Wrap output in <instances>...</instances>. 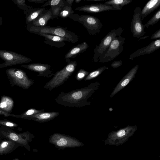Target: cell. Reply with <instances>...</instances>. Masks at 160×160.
<instances>
[{
  "instance_id": "obj_1",
  "label": "cell",
  "mask_w": 160,
  "mask_h": 160,
  "mask_svg": "<svg viewBox=\"0 0 160 160\" xmlns=\"http://www.w3.org/2000/svg\"><path fill=\"white\" fill-rule=\"evenodd\" d=\"M98 83H91L87 87L65 93L62 91L55 98L58 104L67 107L81 108L88 105L87 99L98 88Z\"/></svg>"
},
{
  "instance_id": "obj_2",
  "label": "cell",
  "mask_w": 160,
  "mask_h": 160,
  "mask_svg": "<svg viewBox=\"0 0 160 160\" xmlns=\"http://www.w3.org/2000/svg\"><path fill=\"white\" fill-rule=\"evenodd\" d=\"M27 29L30 32L34 34L42 33L64 38L68 42L73 43L77 42L79 38L78 36L74 32L68 30L66 28L58 26L51 27L46 26L39 27L28 24L27 25Z\"/></svg>"
},
{
  "instance_id": "obj_3",
  "label": "cell",
  "mask_w": 160,
  "mask_h": 160,
  "mask_svg": "<svg viewBox=\"0 0 160 160\" xmlns=\"http://www.w3.org/2000/svg\"><path fill=\"white\" fill-rule=\"evenodd\" d=\"M65 61L67 62L66 65L54 74L52 78L45 84L44 89L51 91L62 85L74 72L77 65V62L69 59H66Z\"/></svg>"
},
{
  "instance_id": "obj_4",
  "label": "cell",
  "mask_w": 160,
  "mask_h": 160,
  "mask_svg": "<svg viewBox=\"0 0 160 160\" xmlns=\"http://www.w3.org/2000/svg\"><path fill=\"white\" fill-rule=\"evenodd\" d=\"M75 22L81 24L87 30L90 35L94 36L99 33L102 24L98 18L89 15H79L74 13L69 17Z\"/></svg>"
},
{
  "instance_id": "obj_5",
  "label": "cell",
  "mask_w": 160,
  "mask_h": 160,
  "mask_svg": "<svg viewBox=\"0 0 160 160\" xmlns=\"http://www.w3.org/2000/svg\"><path fill=\"white\" fill-rule=\"evenodd\" d=\"M125 38L121 35L116 37L112 42L107 50L99 57L100 63H104L112 61L118 56L123 51V44Z\"/></svg>"
},
{
  "instance_id": "obj_6",
  "label": "cell",
  "mask_w": 160,
  "mask_h": 160,
  "mask_svg": "<svg viewBox=\"0 0 160 160\" xmlns=\"http://www.w3.org/2000/svg\"><path fill=\"white\" fill-rule=\"evenodd\" d=\"M123 32V30L121 27L116 29H113L101 40L100 43L93 50V60L94 62H98L99 57L108 48L113 40L121 35Z\"/></svg>"
},
{
  "instance_id": "obj_7",
  "label": "cell",
  "mask_w": 160,
  "mask_h": 160,
  "mask_svg": "<svg viewBox=\"0 0 160 160\" xmlns=\"http://www.w3.org/2000/svg\"><path fill=\"white\" fill-rule=\"evenodd\" d=\"M0 58L4 62L0 64V68L29 62L32 60L23 55L13 52L0 49Z\"/></svg>"
},
{
  "instance_id": "obj_8",
  "label": "cell",
  "mask_w": 160,
  "mask_h": 160,
  "mask_svg": "<svg viewBox=\"0 0 160 160\" xmlns=\"http://www.w3.org/2000/svg\"><path fill=\"white\" fill-rule=\"evenodd\" d=\"M6 72L15 84L24 89L29 88L34 83L33 81L29 79L24 71L21 69L11 68L7 69Z\"/></svg>"
},
{
  "instance_id": "obj_9",
  "label": "cell",
  "mask_w": 160,
  "mask_h": 160,
  "mask_svg": "<svg viewBox=\"0 0 160 160\" xmlns=\"http://www.w3.org/2000/svg\"><path fill=\"white\" fill-rule=\"evenodd\" d=\"M141 11L140 7L135 8L131 23V31L132 36L137 38H140L145 33V27L142 22Z\"/></svg>"
},
{
  "instance_id": "obj_10",
  "label": "cell",
  "mask_w": 160,
  "mask_h": 160,
  "mask_svg": "<svg viewBox=\"0 0 160 160\" xmlns=\"http://www.w3.org/2000/svg\"><path fill=\"white\" fill-rule=\"evenodd\" d=\"M0 138H7L19 144L20 146L27 148L29 140V134L28 132L18 134L11 130L0 129Z\"/></svg>"
},
{
  "instance_id": "obj_11",
  "label": "cell",
  "mask_w": 160,
  "mask_h": 160,
  "mask_svg": "<svg viewBox=\"0 0 160 160\" xmlns=\"http://www.w3.org/2000/svg\"><path fill=\"white\" fill-rule=\"evenodd\" d=\"M50 141L54 145L62 147H75L82 146V143L72 138L58 133L51 136Z\"/></svg>"
},
{
  "instance_id": "obj_12",
  "label": "cell",
  "mask_w": 160,
  "mask_h": 160,
  "mask_svg": "<svg viewBox=\"0 0 160 160\" xmlns=\"http://www.w3.org/2000/svg\"><path fill=\"white\" fill-rule=\"evenodd\" d=\"M20 67L38 72V76L39 77L49 78L53 76L54 74L51 69V66L47 64L34 63L22 65Z\"/></svg>"
},
{
  "instance_id": "obj_13",
  "label": "cell",
  "mask_w": 160,
  "mask_h": 160,
  "mask_svg": "<svg viewBox=\"0 0 160 160\" xmlns=\"http://www.w3.org/2000/svg\"><path fill=\"white\" fill-rule=\"evenodd\" d=\"M77 11L96 13L110 10H118L112 6L104 3L86 5L75 8Z\"/></svg>"
},
{
  "instance_id": "obj_14",
  "label": "cell",
  "mask_w": 160,
  "mask_h": 160,
  "mask_svg": "<svg viewBox=\"0 0 160 160\" xmlns=\"http://www.w3.org/2000/svg\"><path fill=\"white\" fill-rule=\"evenodd\" d=\"M160 48V39L154 40L146 46L140 48L129 55V59L133 60L134 58L146 54H150Z\"/></svg>"
},
{
  "instance_id": "obj_15",
  "label": "cell",
  "mask_w": 160,
  "mask_h": 160,
  "mask_svg": "<svg viewBox=\"0 0 160 160\" xmlns=\"http://www.w3.org/2000/svg\"><path fill=\"white\" fill-rule=\"evenodd\" d=\"M138 65H136L123 77L112 91L110 97H113L132 80L138 71Z\"/></svg>"
},
{
  "instance_id": "obj_16",
  "label": "cell",
  "mask_w": 160,
  "mask_h": 160,
  "mask_svg": "<svg viewBox=\"0 0 160 160\" xmlns=\"http://www.w3.org/2000/svg\"><path fill=\"white\" fill-rule=\"evenodd\" d=\"M35 34L43 37L45 40L44 41L45 44L57 48L64 46L66 44L64 41L68 42L66 38L57 36L42 33H36Z\"/></svg>"
},
{
  "instance_id": "obj_17",
  "label": "cell",
  "mask_w": 160,
  "mask_h": 160,
  "mask_svg": "<svg viewBox=\"0 0 160 160\" xmlns=\"http://www.w3.org/2000/svg\"><path fill=\"white\" fill-rule=\"evenodd\" d=\"M59 114V113L57 112H44L23 118L39 122H45L53 119Z\"/></svg>"
},
{
  "instance_id": "obj_18",
  "label": "cell",
  "mask_w": 160,
  "mask_h": 160,
  "mask_svg": "<svg viewBox=\"0 0 160 160\" xmlns=\"http://www.w3.org/2000/svg\"><path fill=\"white\" fill-rule=\"evenodd\" d=\"M47 11L44 7L32 8L26 11H24L26 15L25 22L27 25L32 22L44 13Z\"/></svg>"
},
{
  "instance_id": "obj_19",
  "label": "cell",
  "mask_w": 160,
  "mask_h": 160,
  "mask_svg": "<svg viewBox=\"0 0 160 160\" xmlns=\"http://www.w3.org/2000/svg\"><path fill=\"white\" fill-rule=\"evenodd\" d=\"M89 45L86 42H83L72 48L65 55V59L74 58L77 55L85 51Z\"/></svg>"
},
{
  "instance_id": "obj_20",
  "label": "cell",
  "mask_w": 160,
  "mask_h": 160,
  "mask_svg": "<svg viewBox=\"0 0 160 160\" xmlns=\"http://www.w3.org/2000/svg\"><path fill=\"white\" fill-rule=\"evenodd\" d=\"M20 146L19 144L11 140H3L0 143V155L11 153Z\"/></svg>"
},
{
  "instance_id": "obj_21",
  "label": "cell",
  "mask_w": 160,
  "mask_h": 160,
  "mask_svg": "<svg viewBox=\"0 0 160 160\" xmlns=\"http://www.w3.org/2000/svg\"><path fill=\"white\" fill-rule=\"evenodd\" d=\"M51 19H52V15L50 8L44 13L40 16L29 24L36 27H43L46 26L48 21Z\"/></svg>"
},
{
  "instance_id": "obj_22",
  "label": "cell",
  "mask_w": 160,
  "mask_h": 160,
  "mask_svg": "<svg viewBox=\"0 0 160 160\" xmlns=\"http://www.w3.org/2000/svg\"><path fill=\"white\" fill-rule=\"evenodd\" d=\"M160 5V0H151L148 2L141 11L142 20L158 8Z\"/></svg>"
},
{
  "instance_id": "obj_23",
  "label": "cell",
  "mask_w": 160,
  "mask_h": 160,
  "mask_svg": "<svg viewBox=\"0 0 160 160\" xmlns=\"http://www.w3.org/2000/svg\"><path fill=\"white\" fill-rule=\"evenodd\" d=\"M13 101L12 99L7 96H3L0 102V108L6 112H10L12 108Z\"/></svg>"
},
{
  "instance_id": "obj_24",
  "label": "cell",
  "mask_w": 160,
  "mask_h": 160,
  "mask_svg": "<svg viewBox=\"0 0 160 160\" xmlns=\"http://www.w3.org/2000/svg\"><path fill=\"white\" fill-rule=\"evenodd\" d=\"M132 0H109L104 3L112 6L118 10H121L124 6L130 3Z\"/></svg>"
},
{
  "instance_id": "obj_25",
  "label": "cell",
  "mask_w": 160,
  "mask_h": 160,
  "mask_svg": "<svg viewBox=\"0 0 160 160\" xmlns=\"http://www.w3.org/2000/svg\"><path fill=\"white\" fill-rule=\"evenodd\" d=\"M107 68L106 66L100 67L91 72L84 79V81L92 80L100 75Z\"/></svg>"
},
{
  "instance_id": "obj_26",
  "label": "cell",
  "mask_w": 160,
  "mask_h": 160,
  "mask_svg": "<svg viewBox=\"0 0 160 160\" xmlns=\"http://www.w3.org/2000/svg\"><path fill=\"white\" fill-rule=\"evenodd\" d=\"M74 13L72 7L69 6H65L62 8L58 15L62 18H68L71 14Z\"/></svg>"
},
{
  "instance_id": "obj_27",
  "label": "cell",
  "mask_w": 160,
  "mask_h": 160,
  "mask_svg": "<svg viewBox=\"0 0 160 160\" xmlns=\"http://www.w3.org/2000/svg\"><path fill=\"white\" fill-rule=\"evenodd\" d=\"M160 20V9H159L146 23L144 25L145 27L148 28L149 26L153 25L158 22Z\"/></svg>"
},
{
  "instance_id": "obj_28",
  "label": "cell",
  "mask_w": 160,
  "mask_h": 160,
  "mask_svg": "<svg viewBox=\"0 0 160 160\" xmlns=\"http://www.w3.org/2000/svg\"><path fill=\"white\" fill-rule=\"evenodd\" d=\"M50 7L58 6L61 7L65 6L64 0H48L41 6L42 7H44L46 6Z\"/></svg>"
},
{
  "instance_id": "obj_29",
  "label": "cell",
  "mask_w": 160,
  "mask_h": 160,
  "mask_svg": "<svg viewBox=\"0 0 160 160\" xmlns=\"http://www.w3.org/2000/svg\"><path fill=\"white\" fill-rule=\"evenodd\" d=\"M13 3L15 4L18 8L24 11L32 8L33 7L29 5H28L25 3V0H12Z\"/></svg>"
},
{
  "instance_id": "obj_30",
  "label": "cell",
  "mask_w": 160,
  "mask_h": 160,
  "mask_svg": "<svg viewBox=\"0 0 160 160\" xmlns=\"http://www.w3.org/2000/svg\"><path fill=\"white\" fill-rule=\"evenodd\" d=\"M44 112H45V110L43 109L38 110L35 108H30L23 113L21 116V118H23Z\"/></svg>"
},
{
  "instance_id": "obj_31",
  "label": "cell",
  "mask_w": 160,
  "mask_h": 160,
  "mask_svg": "<svg viewBox=\"0 0 160 160\" xmlns=\"http://www.w3.org/2000/svg\"><path fill=\"white\" fill-rule=\"evenodd\" d=\"M89 72L83 69H80L76 75V78L78 81H80L84 79L88 74Z\"/></svg>"
},
{
  "instance_id": "obj_32",
  "label": "cell",
  "mask_w": 160,
  "mask_h": 160,
  "mask_svg": "<svg viewBox=\"0 0 160 160\" xmlns=\"http://www.w3.org/2000/svg\"><path fill=\"white\" fill-rule=\"evenodd\" d=\"M51 8L52 19L57 18L62 8V7L58 6L50 7Z\"/></svg>"
},
{
  "instance_id": "obj_33",
  "label": "cell",
  "mask_w": 160,
  "mask_h": 160,
  "mask_svg": "<svg viewBox=\"0 0 160 160\" xmlns=\"http://www.w3.org/2000/svg\"><path fill=\"white\" fill-rule=\"evenodd\" d=\"M0 124L5 126L10 127H15L18 126V125L16 123L8 121H0Z\"/></svg>"
},
{
  "instance_id": "obj_34",
  "label": "cell",
  "mask_w": 160,
  "mask_h": 160,
  "mask_svg": "<svg viewBox=\"0 0 160 160\" xmlns=\"http://www.w3.org/2000/svg\"><path fill=\"white\" fill-rule=\"evenodd\" d=\"M122 64V60H117L113 62L111 65V66L112 68H116L120 66Z\"/></svg>"
},
{
  "instance_id": "obj_35",
  "label": "cell",
  "mask_w": 160,
  "mask_h": 160,
  "mask_svg": "<svg viewBox=\"0 0 160 160\" xmlns=\"http://www.w3.org/2000/svg\"><path fill=\"white\" fill-rule=\"evenodd\" d=\"M160 38V29L156 31L153 33L151 37V39L152 40L159 39Z\"/></svg>"
},
{
  "instance_id": "obj_36",
  "label": "cell",
  "mask_w": 160,
  "mask_h": 160,
  "mask_svg": "<svg viewBox=\"0 0 160 160\" xmlns=\"http://www.w3.org/2000/svg\"><path fill=\"white\" fill-rule=\"evenodd\" d=\"M126 129H122L118 132L117 134L118 137H122L124 136L126 133Z\"/></svg>"
},
{
  "instance_id": "obj_37",
  "label": "cell",
  "mask_w": 160,
  "mask_h": 160,
  "mask_svg": "<svg viewBox=\"0 0 160 160\" xmlns=\"http://www.w3.org/2000/svg\"><path fill=\"white\" fill-rule=\"evenodd\" d=\"M28 1L32 3H43L45 1H47L48 0H28Z\"/></svg>"
},
{
  "instance_id": "obj_38",
  "label": "cell",
  "mask_w": 160,
  "mask_h": 160,
  "mask_svg": "<svg viewBox=\"0 0 160 160\" xmlns=\"http://www.w3.org/2000/svg\"><path fill=\"white\" fill-rule=\"evenodd\" d=\"M65 1L68 6L72 7L74 0H65Z\"/></svg>"
},
{
  "instance_id": "obj_39",
  "label": "cell",
  "mask_w": 160,
  "mask_h": 160,
  "mask_svg": "<svg viewBox=\"0 0 160 160\" xmlns=\"http://www.w3.org/2000/svg\"><path fill=\"white\" fill-rule=\"evenodd\" d=\"M0 114H3L5 116H8L10 115L9 114H8L7 113L4 112H2V110H0Z\"/></svg>"
},
{
  "instance_id": "obj_40",
  "label": "cell",
  "mask_w": 160,
  "mask_h": 160,
  "mask_svg": "<svg viewBox=\"0 0 160 160\" xmlns=\"http://www.w3.org/2000/svg\"><path fill=\"white\" fill-rule=\"evenodd\" d=\"M149 37V36H144V37H142L140 38L139 39V41L141 40L145 39L148 38Z\"/></svg>"
},
{
  "instance_id": "obj_41",
  "label": "cell",
  "mask_w": 160,
  "mask_h": 160,
  "mask_svg": "<svg viewBox=\"0 0 160 160\" xmlns=\"http://www.w3.org/2000/svg\"><path fill=\"white\" fill-rule=\"evenodd\" d=\"M86 1H93V2H100L106 0H84Z\"/></svg>"
},
{
  "instance_id": "obj_42",
  "label": "cell",
  "mask_w": 160,
  "mask_h": 160,
  "mask_svg": "<svg viewBox=\"0 0 160 160\" xmlns=\"http://www.w3.org/2000/svg\"><path fill=\"white\" fill-rule=\"evenodd\" d=\"M2 18L1 17H0V27L2 25Z\"/></svg>"
},
{
  "instance_id": "obj_43",
  "label": "cell",
  "mask_w": 160,
  "mask_h": 160,
  "mask_svg": "<svg viewBox=\"0 0 160 160\" xmlns=\"http://www.w3.org/2000/svg\"><path fill=\"white\" fill-rule=\"evenodd\" d=\"M82 0H74V1L76 3H79Z\"/></svg>"
},
{
  "instance_id": "obj_44",
  "label": "cell",
  "mask_w": 160,
  "mask_h": 160,
  "mask_svg": "<svg viewBox=\"0 0 160 160\" xmlns=\"http://www.w3.org/2000/svg\"><path fill=\"white\" fill-rule=\"evenodd\" d=\"M13 160H20L19 159H18V158H16V159H15Z\"/></svg>"
}]
</instances>
